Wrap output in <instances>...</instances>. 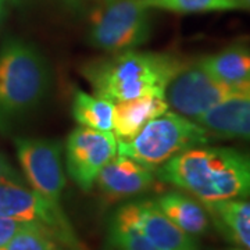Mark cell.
I'll list each match as a JSON object with an SVG mask.
<instances>
[{"instance_id":"cell-21","label":"cell","mask_w":250,"mask_h":250,"mask_svg":"<svg viewBox=\"0 0 250 250\" xmlns=\"http://www.w3.org/2000/svg\"><path fill=\"white\" fill-rule=\"evenodd\" d=\"M29 224L35 223H24V221H17V220H10V218H0V246H3L6 242L10 241L21 229L27 228Z\"/></svg>"},{"instance_id":"cell-11","label":"cell","mask_w":250,"mask_h":250,"mask_svg":"<svg viewBox=\"0 0 250 250\" xmlns=\"http://www.w3.org/2000/svg\"><path fill=\"white\" fill-rule=\"evenodd\" d=\"M156 178L154 167L118 154L99 172L95 184L104 199L117 202L149 190Z\"/></svg>"},{"instance_id":"cell-17","label":"cell","mask_w":250,"mask_h":250,"mask_svg":"<svg viewBox=\"0 0 250 250\" xmlns=\"http://www.w3.org/2000/svg\"><path fill=\"white\" fill-rule=\"evenodd\" d=\"M71 110L74 120L81 126L113 132L114 103L107 99L78 89L74 93Z\"/></svg>"},{"instance_id":"cell-16","label":"cell","mask_w":250,"mask_h":250,"mask_svg":"<svg viewBox=\"0 0 250 250\" xmlns=\"http://www.w3.org/2000/svg\"><path fill=\"white\" fill-rule=\"evenodd\" d=\"M210 220L229 241L250 250V200L202 202Z\"/></svg>"},{"instance_id":"cell-4","label":"cell","mask_w":250,"mask_h":250,"mask_svg":"<svg viewBox=\"0 0 250 250\" xmlns=\"http://www.w3.org/2000/svg\"><path fill=\"white\" fill-rule=\"evenodd\" d=\"M213 139L205 126L174 111L154 117L128 141H118L117 153L157 168L188 149L207 145Z\"/></svg>"},{"instance_id":"cell-12","label":"cell","mask_w":250,"mask_h":250,"mask_svg":"<svg viewBox=\"0 0 250 250\" xmlns=\"http://www.w3.org/2000/svg\"><path fill=\"white\" fill-rule=\"evenodd\" d=\"M196 123L213 136L250 141V90L225 99Z\"/></svg>"},{"instance_id":"cell-3","label":"cell","mask_w":250,"mask_h":250,"mask_svg":"<svg viewBox=\"0 0 250 250\" xmlns=\"http://www.w3.org/2000/svg\"><path fill=\"white\" fill-rule=\"evenodd\" d=\"M49 86L45 57L34 46L9 39L0 49V131L38 107Z\"/></svg>"},{"instance_id":"cell-2","label":"cell","mask_w":250,"mask_h":250,"mask_svg":"<svg viewBox=\"0 0 250 250\" xmlns=\"http://www.w3.org/2000/svg\"><path fill=\"white\" fill-rule=\"evenodd\" d=\"M182 60L136 49L111 53L83 65L82 74L95 95L117 103L143 96L164 98V89Z\"/></svg>"},{"instance_id":"cell-1","label":"cell","mask_w":250,"mask_h":250,"mask_svg":"<svg viewBox=\"0 0 250 250\" xmlns=\"http://www.w3.org/2000/svg\"><path fill=\"white\" fill-rule=\"evenodd\" d=\"M157 179L200 202L250 199V152L197 146L156 168Z\"/></svg>"},{"instance_id":"cell-20","label":"cell","mask_w":250,"mask_h":250,"mask_svg":"<svg viewBox=\"0 0 250 250\" xmlns=\"http://www.w3.org/2000/svg\"><path fill=\"white\" fill-rule=\"evenodd\" d=\"M106 250H159L135 227L111 218L108 225Z\"/></svg>"},{"instance_id":"cell-24","label":"cell","mask_w":250,"mask_h":250,"mask_svg":"<svg viewBox=\"0 0 250 250\" xmlns=\"http://www.w3.org/2000/svg\"><path fill=\"white\" fill-rule=\"evenodd\" d=\"M229 250H249V249H239V248H236V249H229Z\"/></svg>"},{"instance_id":"cell-13","label":"cell","mask_w":250,"mask_h":250,"mask_svg":"<svg viewBox=\"0 0 250 250\" xmlns=\"http://www.w3.org/2000/svg\"><path fill=\"white\" fill-rule=\"evenodd\" d=\"M156 205L178 228L196 238L208 231L210 215L203 203L184 190H170L154 199Z\"/></svg>"},{"instance_id":"cell-25","label":"cell","mask_w":250,"mask_h":250,"mask_svg":"<svg viewBox=\"0 0 250 250\" xmlns=\"http://www.w3.org/2000/svg\"><path fill=\"white\" fill-rule=\"evenodd\" d=\"M246 3H248V4H249V7H250V0H246Z\"/></svg>"},{"instance_id":"cell-14","label":"cell","mask_w":250,"mask_h":250,"mask_svg":"<svg viewBox=\"0 0 250 250\" xmlns=\"http://www.w3.org/2000/svg\"><path fill=\"white\" fill-rule=\"evenodd\" d=\"M207 71L238 93L250 90V47L228 46L200 59Z\"/></svg>"},{"instance_id":"cell-15","label":"cell","mask_w":250,"mask_h":250,"mask_svg":"<svg viewBox=\"0 0 250 250\" xmlns=\"http://www.w3.org/2000/svg\"><path fill=\"white\" fill-rule=\"evenodd\" d=\"M168 110L164 98L143 96V98L117 102L113 113V134L118 141L134 138L154 117Z\"/></svg>"},{"instance_id":"cell-22","label":"cell","mask_w":250,"mask_h":250,"mask_svg":"<svg viewBox=\"0 0 250 250\" xmlns=\"http://www.w3.org/2000/svg\"><path fill=\"white\" fill-rule=\"evenodd\" d=\"M3 182H18V184H24V181L21 178V175L17 171L14 170V167L10 164V161L0 153V184Z\"/></svg>"},{"instance_id":"cell-8","label":"cell","mask_w":250,"mask_h":250,"mask_svg":"<svg viewBox=\"0 0 250 250\" xmlns=\"http://www.w3.org/2000/svg\"><path fill=\"white\" fill-rule=\"evenodd\" d=\"M16 149L20 166L31 189L52 205L60 206L65 187L62 143L42 138H18Z\"/></svg>"},{"instance_id":"cell-19","label":"cell","mask_w":250,"mask_h":250,"mask_svg":"<svg viewBox=\"0 0 250 250\" xmlns=\"http://www.w3.org/2000/svg\"><path fill=\"white\" fill-rule=\"evenodd\" d=\"M147 9L167 10L172 13H210L249 10L246 0H141Z\"/></svg>"},{"instance_id":"cell-23","label":"cell","mask_w":250,"mask_h":250,"mask_svg":"<svg viewBox=\"0 0 250 250\" xmlns=\"http://www.w3.org/2000/svg\"><path fill=\"white\" fill-rule=\"evenodd\" d=\"M3 11H4V3H3V0H0V21L3 18Z\"/></svg>"},{"instance_id":"cell-5","label":"cell","mask_w":250,"mask_h":250,"mask_svg":"<svg viewBox=\"0 0 250 250\" xmlns=\"http://www.w3.org/2000/svg\"><path fill=\"white\" fill-rule=\"evenodd\" d=\"M141 0H108L92 16L90 45L108 53L145 45L152 34V20Z\"/></svg>"},{"instance_id":"cell-7","label":"cell","mask_w":250,"mask_h":250,"mask_svg":"<svg viewBox=\"0 0 250 250\" xmlns=\"http://www.w3.org/2000/svg\"><path fill=\"white\" fill-rule=\"evenodd\" d=\"M0 218L45 225L57 233L70 249L81 250L80 241L62 206L52 205L24 184H0Z\"/></svg>"},{"instance_id":"cell-6","label":"cell","mask_w":250,"mask_h":250,"mask_svg":"<svg viewBox=\"0 0 250 250\" xmlns=\"http://www.w3.org/2000/svg\"><path fill=\"white\" fill-rule=\"evenodd\" d=\"M236 93L233 88L207 71L199 59L181 62L164 89V100L171 111L197 121L207 111Z\"/></svg>"},{"instance_id":"cell-10","label":"cell","mask_w":250,"mask_h":250,"mask_svg":"<svg viewBox=\"0 0 250 250\" xmlns=\"http://www.w3.org/2000/svg\"><path fill=\"white\" fill-rule=\"evenodd\" d=\"M113 218L135 227L156 249L197 250L196 239L172 223L154 200L126 203L117 210Z\"/></svg>"},{"instance_id":"cell-9","label":"cell","mask_w":250,"mask_h":250,"mask_svg":"<svg viewBox=\"0 0 250 250\" xmlns=\"http://www.w3.org/2000/svg\"><path fill=\"white\" fill-rule=\"evenodd\" d=\"M118 139L111 131L78 126L68 135L64 146L65 167L77 187L88 192L99 172L117 154Z\"/></svg>"},{"instance_id":"cell-18","label":"cell","mask_w":250,"mask_h":250,"mask_svg":"<svg viewBox=\"0 0 250 250\" xmlns=\"http://www.w3.org/2000/svg\"><path fill=\"white\" fill-rule=\"evenodd\" d=\"M70 248L57 233L41 224H29L21 229L0 250H68Z\"/></svg>"}]
</instances>
